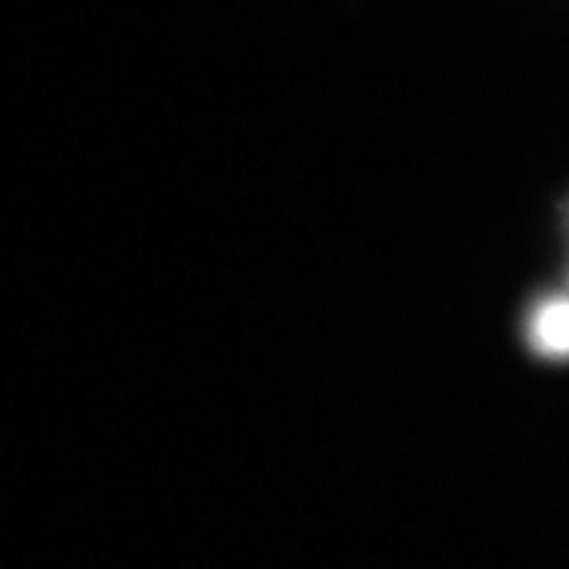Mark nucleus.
Listing matches in <instances>:
<instances>
[{
  "label": "nucleus",
  "mask_w": 569,
  "mask_h": 569,
  "mask_svg": "<svg viewBox=\"0 0 569 569\" xmlns=\"http://www.w3.org/2000/svg\"><path fill=\"white\" fill-rule=\"evenodd\" d=\"M530 343L551 359L569 356V298H549L532 311Z\"/></svg>",
  "instance_id": "obj_1"
}]
</instances>
